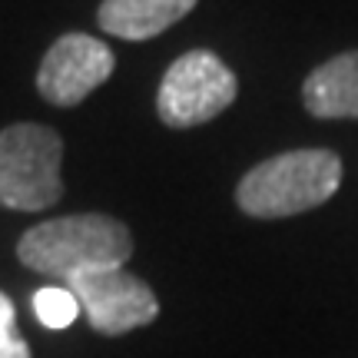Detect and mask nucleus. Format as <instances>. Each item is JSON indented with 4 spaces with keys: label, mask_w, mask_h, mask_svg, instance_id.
Wrapping results in <instances>:
<instances>
[{
    "label": "nucleus",
    "mask_w": 358,
    "mask_h": 358,
    "mask_svg": "<svg viewBox=\"0 0 358 358\" xmlns=\"http://www.w3.org/2000/svg\"><path fill=\"white\" fill-rule=\"evenodd\" d=\"M199 0H103L96 20L110 37L150 40L179 24Z\"/></svg>",
    "instance_id": "6e6552de"
},
{
    "label": "nucleus",
    "mask_w": 358,
    "mask_h": 358,
    "mask_svg": "<svg viewBox=\"0 0 358 358\" xmlns=\"http://www.w3.org/2000/svg\"><path fill=\"white\" fill-rule=\"evenodd\" d=\"M64 140L43 123L0 129V206L13 213H43L64 199Z\"/></svg>",
    "instance_id": "7ed1b4c3"
},
{
    "label": "nucleus",
    "mask_w": 358,
    "mask_h": 358,
    "mask_svg": "<svg viewBox=\"0 0 358 358\" xmlns=\"http://www.w3.org/2000/svg\"><path fill=\"white\" fill-rule=\"evenodd\" d=\"M302 103L315 120H358V50L315 66L302 83Z\"/></svg>",
    "instance_id": "0eeeda50"
},
{
    "label": "nucleus",
    "mask_w": 358,
    "mask_h": 358,
    "mask_svg": "<svg viewBox=\"0 0 358 358\" xmlns=\"http://www.w3.org/2000/svg\"><path fill=\"white\" fill-rule=\"evenodd\" d=\"M116 57L100 37L64 34L50 43L37 70V93L50 106L70 110L113 77Z\"/></svg>",
    "instance_id": "423d86ee"
},
{
    "label": "nucleus",
    "mask_w": 358,
    "mask_h": 358,
    "mask_svg": "<svg viewBox=\"0 0 358 358\" xmlns=\"http://www.w3.org/2000/svg\"><path fill=\"white\" fill-rule=\"evenodd\" d=\"M342 186V156L332 150H289L262 159L239 179L236 206L252 219H289L329 203Z\"/></svg>",
    "instance_id": "f03ea898"
},
{
    "label": "nucleus",
    "mask_w": 358,
    "mask_h": 358,
    "mask_svg": "<svg viewBox=\"0 0 358 358\" xmlns=\"http://www.w3.org/2000/svg\"><path fill=\"white\" fill-rule=\"evenodd\" d=\"M239 96V80L209 50H189L169 64L156 93V113L173 129L203 127Z\"/></svg>",
    "instance_id": "20e7f679"
},
{
    "label": "nucleus",
    "mask_w": 358,
    "mask_h": 358,
    "mask_svg": "<svg viewBox=\"0 0 358 358\" xmlns=\"http://www.w3.org/2000/svg\"><path fill=\"white\" fill-rule=\"evenodd\" d=\"M0 358H30V345L17 332V312L13 302L0 292Z\"/></svg>",
    "instance_id": "9d476101"
},
{
    "label": "nucleus",
    "mask_w": 358,
    "mask_h": 358,
    "mask_svg": "<svg viewBox=\"0 0 358 358\" xmlns=\"http://www.w3.org/2000/svg\"><path fill=\"white\" fill-rule=\"evenodd\" d=\"M133 256L127 222L106 213H80L37 222L17 239V259L30 272L70 282L96 268H123Z\"/></svg>",
    "instance_id": "f257e3e1"
},
{
    "label": "nucleus",
    "mask_w": 358,
    "mask_h": 358,
    "mask_svg": "<svg viewBox=\"0 0 358 358\" xmlns=\"http://www.w3.org/2000/svg\"><path fill=\"white\" fill-rule=\"evenodd\" d=\"M34 312H37L40 325H47V329H66V325L77 322L80 302L66 285H47V289H40L34 295Z\"/></svg>",
    "instance_id": "1a4fd4ad"
},
{
    "label": "nucleus",
    "mask_w": 358,
    "mask_h": 358,
    "mask_svg": "<svg viewBox=\"0 0 358 358\" xmlns=\"http://www.w3.org/2000/svg\"><path fill=\"white\" fill-rule=\"evenodd\" d=\"M77 295L80 312L87 315L93 332L116 338V335L136 332L153 325L159 315V299L156 292L133 275L129 268H96L83 272L66 285Z\"/></svg>",
    "instance_id": "39448f33"
}]
</instances>
